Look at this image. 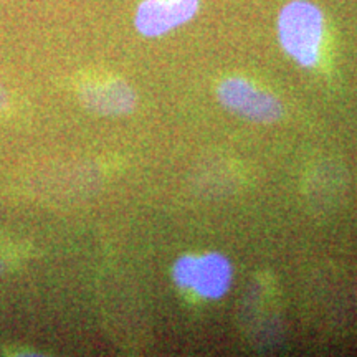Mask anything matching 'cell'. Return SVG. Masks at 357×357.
I'll return each instance as SVG.
<instances>
[{
  "label": "cell",
  "mask_w": 357,
  "mask_h": 357,
  "mask_svg": "<svg viewBox=\"0 0 357 357\" xmlns=\"http://www.w3.org/2000/svg\"><path fill=\"white\" fill-rule=\"evenodd\" d=\"M276 35L281 50L303 68H316L324 58L328 20L311 0H289L280 8Z\"/></svg>",
  "instance_id": "obj_1"
},
{
  "label": "cell",
  "mask_w": 357,
  "mask_h": 357,
  "mask_svg": "<svg viewBox=\"0 0 357 357\" xmlns=\"http://www.w3.org/2000/svg\"><path fill=\"white\" fill-rule=\"evenodd\" d=\"M172 280L184 291L215 301L229 293L234 281V266L229 258L218 252L184 255L174 263Z\"/></svg>",
  "instance_id": "obj_2"
},
{
  "label": "cell",
  "mask_w": 357,
  "mask_h": 357,
  "mask_svg": "<svg viewBox=\"0 0 357 357\" xmlns=\"http://www.w3.org/2000/svg\"><path fill=\"white\" fill-rule=\"evenodd\" d=\"M218 101L223 108L255 123H273L283 114L278 98L243 77H229L218 84Z\"/></svg>",
  "instance_id": "obj_3"
},
{
  "label": "cell",
  "mask_w": 357,
  "mask_h": 357,
  "mask_svg": "<svg viewBox=\"0 0 357 357\" xmlns=\"http://www.w3.org/2000/svg\"><path fill=\"white\" fill-rule=\"evenodd\" d=\"M202 0H141L134 26L147 38H158L189 24L200 10Z\"/></svg>",
  "instance_id": "obj_4"
},
{
  "label": "cell",
  "mask_w": 357,
  "mask_h": 357,
  "mask_svg": "<svg viewBox=\"0 0 357 357\" xmlns=\"http://www.w3.org/2000/svg\"><path fill=\"white\" fill-rule=\"evenodd\" d=\"M79 98L98 114H128L136 106V95L126 82L113 77L89 78L79 86Z\"/></svg>",
  "instance_id": "obj_5"
},
{
  "label": "cell",
  "mask_w": 357,
  "mask_h": 357,
  "mask_svg": "<svg viewBox=\"0 0 357 357\" xmlns=\"http://www.w3.org/2000/svg\"><path fill=\"white\" fill-rule=\"evenodd\" d=\"M8 106V95L6 91V88L2 86V83H0V111H3Z\"/></svg>",
  "instance_id": "obj_6"
},
{
  "label": "cell",
  "mask_w": 357,
  "mask_h": 357,
  "mask_svg": "<svg viewBox=\"0 0 357 357\" xmlns=\"http://www.w3.org/2000/svg\"><path fill=\"white\" fill-rule=\"evenodd\" d=\"M6 268H7V261H6V258L0 257V275H2L3 271H6Z\"/></svg>",
  "instance_id": "obj_7"
}]
</instances>
